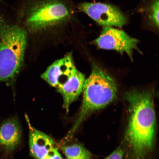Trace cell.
<instances>
[{
	"label": "cell",
	"instance_id": "1",
	"mask_svg": "<svg viewBox=\"0 0 159 159\" xmlns=\"http://www.w3.org/2000/svg\"><path fill=\"white\" fill-rule=\"evenodd\" d=\"M130 115L124 139L120 146L123 159H156L155 115L152 92L135 90L126 93Z\"/></svg>",
	"mask_w": 159,
	"mask_h": 159
},
{
	"label": "cell",
	"instance_id": "2",
	"mask_svg": "<svg viewBox=\"0 0 159 159\" xmlns=\"http://www.w3.org/2000/svg\"><path fill=\"white\" fill-rule=\"evenodd\" d=\"M72 0H28L20 9L19 19L31 33L51 31L76 19Z\"/></svg>",
	"mask_w": 159,
	"mask_h": 159
},
{
	"label": "cell",
	"instance_id": "3",
	"mask_svg": "<svg viewBox=\"0 0 159 159\" xmlns=\"http://www.w3.org/2000/svg\"><path fill=\"white\" fill-rule=\"evenodd\" d=\"M27 32L8 23L0 12V82L12 81L23 64Z\"/></svg>",
	"mask_w": 159,
	"mask_h": 159
},
{
	"label": "cell",
	"instance_id": "4",
	"mask_svg": "<svg viewBox=\"0 0 159 159\" xmlns=\"http://www.w3.org/2000/svg\"><path fill=\"white\" fill-rule=\"evenodd\" d=\"M82 104L77 118L68 135L71 137L85 117L91 112L102 108L116 97L117 87L114 79L99 66L93 64L91 73L85 80Z\"/></svg>",
	"mask_w": 159,
	"mask_h": 159
},
{
	"label": "cell",
	"instance_id": "5",
	"mask_svg": "<svg viewBox=\"0 0 159 159\" xmlns=\"http://www.w3.org/2000/svg\"><path fill=\"white\" fill-rule=\"evenodd\" d=\"M76 7L100 25L121 27L126 22L124 14L116 7L111 5L84 1L79 3Z\"/></svg>",
	"mask_w": 159,
	"mask_h": 159
},
{
	"label": "cell",
	"instance_id": "6",
	"mask_svg": "<svg viewBox=\"0 0 159 159\" xmlns=\"http://www.w3.org/2000/svg\"><path fill=\"white\" fill-rule=\"evenodd\" d=\"M138 40L130 37L124 31L111 26H105L95 43L100 48L113 50L121 54L126 53L132 60L134 50L139 52Z\"/></svg>",
	"mask_w": 159,
	"mask_h": 159
},
{
	"label": "cell",
	"instance_id": "7",
	"mask_svg": "<svg viewBox=\"0 0 159 159\" xmlns=\"http://www.w3.org/2000/svg\"><path fill=\"white\" fill-rule=\"evenodd\" d=\"M76 69L69 54L55 61L41 75V78L52 87L57 89L72 74Z\"/></svg>",
	"mask_w": 159,
	"mask_h": 159
},
{
	"label": "cell",
	"instance_id": "8",
	"mask_svg": "<svg viewBox=\"0 0 159 159\" xmlns=\"http://www.w3.org/2000/svg\"><path fill=\"white\" fill-rule=\"evenodd\" d=\"M25 119L29 129L30 153L36 159H43L48 152L54 147L53 139L48 135L34 128L26 114Z\"/></svg>",
	"mask_w": 159,
	"mask_h": 159
},
{
	"label": "cell",
	"instance_id": "9",
	"mask_svg": "<svg viewBox=\"0 0 159 159\" xmlns=\"http://www.w3.org/2000/svg\"><path fill=\"white\" fill-rule=\"evenodd\" d=\"M85 76L76 68L72 74L58 88L63 99V106L67 112L70 105L82 92Z\"/></svg>",
	"mask_w": 159,
	"mask_h": 159
},
{
	"label": "cell",
	"instance_id": "10",
	"mask_svg": "<svg viewBox=\"0 0 159 159\" xmlns=\"http://www.w3.org/2000/svg\"><path fill=\"white\" fill-rule=\"evenodd\" d=\"M21 137V130L16 118L9 119L0 126V144L8 151L15 148Z\"/></svg>",
	"mask_w": 159,
	"mask_h": 159
},
{
	"label": "cell",
	"instance_id": "11",
	"mask_svg": "<svg viewBox=\"0 0 159 159\" xmlns=\"http://www.w3.org/2000/svg\"><path fill=\"white\" fill-rule=\"evenodd\" d=\"M63 151L67 158L73 159H91L90 152L81 145L75 144L64 147Z\"/></svg>",
	"mask_w": 159,
	"mask_h": 159
},
{
	"label": "cell",
	"instance_id": "12",
	"mask_svg": "<svg viewBox=\"0 0 159 159\" xmlns=\"http://www.w3.org/2000/svg\"><path fill=\"white\" fill-rule=\"evenodd\" d=\"M159 0H154L150 7V19L158 27L159 26Z\"/></svg>",
	"mask_w": 159,
	"mask_h": 159
},
{
	"label": "cell",
	"instance_id": "13",
	"mask_svg": "<svg viewBox=\"0 0 159 159\" xmlns=\"http://www.w3.org/2000/svg\"><path fill=\"white\" fill-rule=\"evenodd\" d=\"M123 152L121 148L117 147L105 159H123Z\"/></svg>",
	"mask_w": 159,
	"mask_h": 159
},
{
	"label": "cell",
	"instance_id": "14",
	"mask_svg": "<svg viewBox=\"0 0 159 159\" xmlns=\"http://www.w3.org/2000/svg\"><path fill=\"white\" fill-rule=\"evenodd\" d=\"M43 159H63L57 148L53 147L47 153Z\"/></svg>",
	"mask_w": 159,
	"mask_h": 159
},
{
	"label": "cell",
	"instance_id": "15",
	"mask_svg": "<svg viewBox=\"0 0 159 159\" xmlns=\"http://www.w3.org/2000/svg\"><path fill=\"white\" fill-rule=\"evenodd\" d=\"M66 159H71V158H67Z\"/></svg>",
	"mask_w": 159,
	"mask_h": 159
}]
</instances>
